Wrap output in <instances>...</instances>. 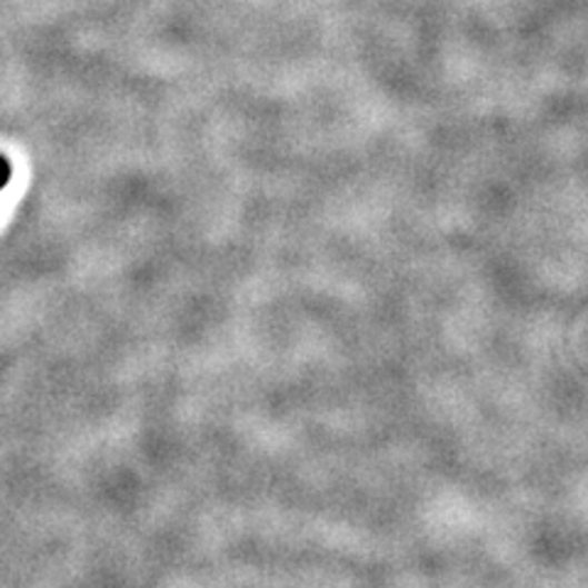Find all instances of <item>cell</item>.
<instances>
[{
  "label": "cell",
  "mask_w": 588,
  "mask_h": 588,
  "mask_svg": "<svg viewBox=\"0 0 588 588\" xmlns=\"http://www.w3.org/2000/svg\"><path fill=\"white\" fill-rule=\"evenodd\" d=\"M10 175H13V170H10L8 158H6V155H0V189H6V187H8Z\"/></svg>",
  "instance_id": "cell-1"
}]
</instances>
